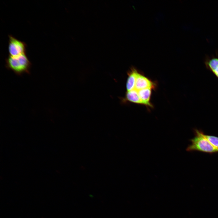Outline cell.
I'll return each mask as SVG.
<instances>
[{"mask_svg": "<svg viewBox=\"0 0 218 218\" xmlns=\"http://www.w3.org/2000/svg\"><path fill=\"white\" fill-rule=\"evenodd\" d=\"M5 61V67L12 70L17 75L21 76L25 73H30L32 64L26 53L15 57L8 55Z\"/></svg>", "mask_w": 218, "mask_h": 218, "instance_id": "6da1fadb", "label": "cell"}, {"mask_svg": "<svg viewBox=\"0 0 218 218\" xmlns=\"http://www.w3.org/2000/svg\"><path fill=\"white\" fill-rule=\"evenodd\" d=\"M138 73L137 70L134 68H131L127 73L128 78L126 84L127 91L135 89L137 75Z\"/></svg>", "mask_w": 218, "mask_h": 218, "instance_id": "5b68a950", "label": "cell"}, {"mask_svg": "<svg viewBox=\"0 0 218 218\" xmlns=\"http://www.w3.org/2000/svg\"><path fill=\"white\" fill-rule=\"evenodd\" d=\"M194 130L195 136L190 140L191 144L187 147V151H198L209 154L218 152L206 138L202 131L197 129H194Z\"/></svg>", "mask_w": 218, "mask_h": 218, "instance_id": "7a4b0ae2", "label": "cell"}, {"mask_svg": "<svg viewBox=\"0 0 218 218\" xmlns=\"http://www.w3.org/2000/svg\"><path fill=\"white\" fill-rule=\"evenodd\" d=\"M155 84L148 78L138 72L137 74L135 85V89L137 91L146 88L153 89Z\"/></svg>", "mask_w": 218, "mask_h": 218, "instance_id": "277c9868", "label": "cell"}, {"mask_svg": "<svg viewBox=\"0 0 218 218\" xmlns=\"http://www.w3.org/2000/svg\"><path fill=\"white\" fill-rule=\"evenodd\" d=\"M152 89L148 88L137 91L138 94L143 104L150 107H153L152 104L150 102Z\"/></svg>", "mask_w": 218, "mask_h": 218, "instance_id": "ba28073f", "label": "cell"}, {"mask_svg": "<svg viewBox=\"0 0 218 218\" xmlns=\"http://www.w3.org/2000/svg\"><path fill=\"white\" fill-rule=\"evenodd\" d=\"M8 50L9 56L15 57L26 53L27 45L11 35H8Z\"/></svg>", "mask_w": 218, "mask_h": 218, "instance_id": "3957f363", "label": "cell"}, {"mask_svg": "<svg viewBox=\"0 0 218 218\" xmlns=\"http://www.w3.org/2000/svg\"><path fill=\"white\" fill-rule=\"evenodd\" d=\"M204 63L206 67L213 73L218 79V58L212 57L206 58Z\"/></svg>", "mask_w": 218, "mask_h": 218, "instance_id": "8992f818", "label": "cell"}, {"mask_svg": "<svg viewBox=\"0 0 218 218\" xmlns=\"http://www.w3.org/2000/svg\"><path fill=\"white\" fill-rule=\"evenodd\" d=\"M204 135L211 145L218 150V137L205 134Z\"/></svg>", "mask_w": 218, "mask_h": 218, "instance_id": "9c48e42d", "label": "cell"}, {"mask_svg": "<svg viewBox=\"0 0 218 218\" xmlns=\"http://www.w3.org/2000/svg\"><path fill=\"white\" fill-rule=\"evenodd\" d=\"M122 102L128 101L137 104L143 105L138 94L137 91L135 89L127 91L124 98L121 99Z\"/></svg>", "mask_w": 218, "mask_h": 218, "instance_id": "52a82bcc", "label": "cell"}]
</instances>
